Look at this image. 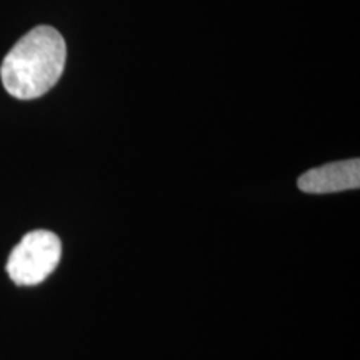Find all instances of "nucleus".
Here are the masks:
<instances>
[{
    "label": "nucleus",
    "instance_id": "3",
    "mask_svg": "<svg viewBox=\"0 0 360 360\" xmlns=\"http://www.w3.org/2000/svg\"><path fill=\"white\" fill-rule=\"evenodd\" d=\"M299 188L305 193H335L355 191L360 186V160L332 162L300 175Z\"/></svg>",
    "mask_w": 360,
    "mask_h": 360
},
{
    "label": "nucleus",
    "instance_id": "1",
    "mask_svg": "<svg viewBox=\"0 0 360 360\" xmlns=\"http://www.w3.org/2000/svg\"><path fill=\"white\" fill-rule=\"evenodd\" d=\"M65 40L51 25H39L11 49L0 67L4 89L20 101L45 96L64 74Z\"/></svg>",
    "mask_w": 360,
    "mask_h": 360
},
{
    "label": "nucleus",
    "instance_id": "2",
    "mask_svg": "<svg viewBox=\"0 0 360 360\" xmlns=\"http://www.w3.org/2000/svg\"><path fill=\"white\" fill-rule=\"evenodd\" d=\"M62 257V242L51 231L29 232L12 250L7 274L17 285H37L57 269Z\"/></svg>",
    "mask_w": 360,
    "mask_h": 360
}]
</instances>
